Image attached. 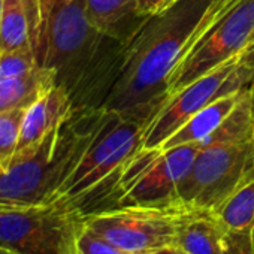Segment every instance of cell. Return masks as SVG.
I'll return each mask as SVG.
<instances>
[{"label": "cell", "mask_w": 254, "mask_h": 254, "mask_svg": "<svg viewBox=\"0 0 254 254\" xmlns=\"http://www.w3.org/2000/svg\"><path fill=\"white\" fill-rule=\"evenodd\" d=\"M236 0H172L127 41L118 78L102 109L145 123L166 100L178 60L199 33Z\"/></svg>", "instance_id": "1"}, {"label": "cell", "mask_w": 254, "mask_h": 254, "mask_svg": "<svg viewBox=\"0 0 254 254\" xmlns=\"http://www.w3.org/2000/svg\"><path fill=\"white\" fill-rule=\"evenodd\" d=\"M127 41L96 29L85 0H44L39 64L56 72L75 111L102 109L118 78Z\"/></svg>", "instance_id": "2"}, {"label": "cell", "mask_w": 254, "mask_h": 254, "mask_svg": "<svg viewBox=\"0 0 254 254\" xmlns=\"http://www.w3.org/2000/svg\"><path fill=\"white\" fill-rule=\"evenodd\" d=\"M100 115L102 109L73 111L35 156L0 171V203L39 206L56 202L60 187L90 144Z\"/></svg>", "instance_id": "3"}, {"label": "cell", "mask_w": 254, "mask_h": 254, "mask_svg": "<svg viewBox=\"0 0 254 254\" xmlns=\"http://www.w3.org/2000/svg\"><path fill=\"white\" fill-rule=\"evenodd\" d=\"M199 145L139 150L106 184L75 208L82 217L120 206L163 205L177 199V189L193 166Z\"/></svg>", "instance_id": "4"}, {"label": "cell", "mask_w": 254, "mask_h": 254, "mask_svg": "<svg viewBox=\"0 0 254 254\" xmlns=\"http://www.w3.org/2000/svg\"><path fill=\"white\" fill-rule=\"evenodd\" d=\"M142 123L102 109L96 132L79 162L60 187L56 202L76 206L106 184L142 148Z\"/></svg>", "instance_id": "5"}, {"label": "cell", "mask_w": 254, "mask_h": 254, "mask_svg": "<svg viewBox=\"0 0 254 254\" xmlns=\"http://www.w3.org/2000/svg\"><path fill=\"white\" fill-rule=\"evenodd\" d=\"M202 209L181 200L148 206H120L84 217L94 233L130 254H153L177 245L183 226Z\"/></svg>", "instance_id": "6"}, {"label": "cell", "mask_w": 254, "mask_h": 254, "mask_svg": "<svg viewBox=\"0 0 254 254\" xmlns=\"http://www.w3.org/2000/svg\"><path fill=\"white\" fill-rule=\"evenodd\" d=\"M84 217L66 202L39 206L0 203V247L15 254H76Z\"/></svg>", "instance_id": "7"}, {"label": "cell", "mask_w": 254, "mask_h": 254, "mask_svg": "<svg viewBox=\"0 0 254 254\" xmlns=\"http://www.w3.org/2000/svg\"><path fill=\"white\" fill-rule=\"evenodd\" d=\"M197 145L199 153L177 189V199L191 208L212 212L254 174V136Z\"/></svg>", "instance_id": "8"}, {"label": "cell", "mask_w": 254, "mask_h": 254, "mask_svg": "<svg viewBox=\"0 0 254 254\" xmlns=\"http://www.w3.org/2000/svg\"><path fill=\"white\" fill-rule=\"evenodd\" d=\"M254 32V0H236L190 42L168 82L166 99L220 64L235 59Z\"/></svg>", "instance_id": "9"}, {"label": "cell", "mask_w": 254, "mask_h": 254, "mask_svg": "<svg viewBox=\"0 0 254 254\" xmlns=\"http://www.w3.org/2000/svg\"><path fill=\"white\" fill-rule=\"evenodd\" d=\"M254 87V70L239 64L238 57L220 64L168 97L142 126V148L159 150L168 138L196 112L223 94Z\"/></svg>", "instance_id": "10"}, {"label": "cell", "mask_w": 254, "mask_h": 254, "mask_svg": "<svg viewBox=\"0 0 254 254\" xmlns=\"http://www.w3.org/2000/svg\"><path fill=\"white\" fill-rule=\"evenodd\" d=\"M73 111V103L67 90L59 84L27 108L12 165L35 156L48 135L63 126Z\"/></svg>", "instance_id": "11"}, {"label": "cell", "mask_w": 254, "mask_h": 254, "mask_svg": "<svg viewBox=\"0 0 254 254\" xmlns=\"http://www.w3.org/2000/svg\"><path fill=\"white\" fill-rule=\"evenodd\" d=\"M44 29V0H3L0 51L32 48L38 53Z\"/></svg>", "instance_id": "12"}, {"label": "cell", "mask_w": 254, "mask_h": 254, "mask_svg": "<svg viewBox=\"0 0 254 254\" xmlns=\"http://www.w3.org/2000/svg\"><path fill=\"white\" fill-rule=\"evenodd\" d=\"M241 94L242 90L223 94L214 102H211L208 106L196 112L171 138H168L159 150H169L175 147L199 144L203 139H206L211 133H214L218 129L220 124L235 109Z\"/></svg>", "instance_id": "13"}, {"label": "cell", "mask_w": 254, "mask_h": 254, "mask_svg": "<svg viewBox=\"0 0 254 254\" xmlns=\"http://www.w3.org/2000/svg\"><path fill=\"white\" fill-rule=\"evenodd\" d=\"M91 24L100 32L129 39L147 18L138 14V0H85Z\"/></svg>", "instance_id": "14"}, {"label": "cell", "mask_w": 254, "mask_h": 254, "mask_svg": "<svg viewBox=\"0 0 254 254\" xmlns=\"http://www.w3.org/2000/svg\"><path fill=\"white\" fill-rule=\"evenodd\" d=\"M57 84V75L48 67L0 81V112L27 109Z\"/></svg>", "instance_id": "15"}, {"label": "cell", "mask_w": 254, "mask_h": 254, "mask_svg": "<svg viewBox=\"0 0 254 254\" xmlns=\"http://www.w3.org/2000/svg\"><path fill=\"white\" fill-rule=\"evenodd\" d=\"M223 233L211 211H199L183 226L177 245L187 254H221Z\"/></svg>", "instance_id": "16"}, {"label": "cell", "mask_w": 254, "mask_h": 254, "mask_svg": "<svg viewBox=\"0 0 254 254\" xmlns=\"http://www.w3.org/2000/svg\"><path fill=\"white\" fill-rule=\"evenodd\" d=\"M212 214L224 230L254 229V174L235 189Z\"/></svg>", "instance_id": "17"}, {"label": "cell", "mask_w": 254, "mask_h": 254, "mask_svg": "<svg viewBox=\"0 0 254 254\" xmlns=\"http://www.w3.org/2000/svg\"><path fill=\"white\" fill-rule=\"evenodd\" d=\"M26 111L14 109L0 112V171H8L12 165Z\"/></svg>", "instance_id": "18"}, {"label": "cell", "mask_w": 254, "mask_h": 254, "mask_svg": "<svg viewBox=\"0 0 254 254\" xmlns=\"http://www.w3.org/2000/svg\"><path fill=\"white\" fill-rule=\"evenodd\" d=\"M41 67L38 53L32 48L0 51V81L27 75Z\"/></svg>", "instance_id": "19"}, {"label": "cell", "mask_w": 254, "mask_h": 254, "mask_svg": "<svg viewBox=\"0 0 254 254\" xmlns=\"http://www.w3.org/2000/svg\"><path fill=\"white\" fill-rule=\"evenodd\" d=\"M76 254H130V253L118 248L117 245L111 244L100 235L94 233L84 223L76 242Z\"/></svg>", "instance_id": "20"}, {"label": "cell", "mask_w": 254, "mask_h": 254, "mask_svg": "<svg viewBox=\"0 0 254 254\" xmlns=\"http://www.w3.org/2000/svg\"><path fill=\"white\" fill-rule=\"evenodd\" d=\"M221 254H254V233L250 230H224Z\"/></svg>", "instance_id": "21"}, {"label": "cell", "mask_w": 254, "mask_h": 254, "mask_svg": "<svg viewBox=\"0 0 254 254\" xmlns=\"http://www.w3.org/2000/svg\"><path fill=\"white\" fill-rule=\"evenodd\" d=\"M172 0H138V14L144 17L160 12Z\"/></svg>", "instance_id": "22"}, {"label": "cell", "mask_w": 254, "mask_h": 254, "mask_svg": "<svg viewBox=\"0 0 254 254\" xmlns=\"http://www.w3.org/2000/svg\"><path fill=\"white\" fill-rule=\"evenodd\" d=\"M238 62L241 66L254 70V32L251 35V38L248 39L245 48L239 53L238 56Z\"/></svg>", "instance_id": "23"}, {"label": "cell", "mask_w": 254, "mask_h": 254, "mask_svg": "<svg viewBox=\"0 0 254 254\" xmlns=\"http://www.w3.org/2000/svg\"><path fill=\"white\" fill-rule=\"evenodd\" d=\"M153 254H187L186 251H183L178 245H172V247H166V248H162Z\"/></svg>", "instance_id": "24"}, {"label": "cell", "mask_w": 254, "mask_h": 254, "mask_svg": "<svg viewBox=\"0 0 254 254\" xmlns=\"http://www.w3.org/2000/svg\"><path fill=\"white\" fill-rule=\"evenodd\" d=\"M0 254H15V253H12V251H9V250H5V248L0 247Z\"/></svg>", "instance_id": "25"}, {"label": "cell", "mask_w": 254, "mask_h": 254, "mask_svg": "<svg viewBox=\"0 0 254 254\" xmlns=\"http://www.w3.org/2000/svg\"><path fill=\"white\" fill-rule=\"evenodd\" d=\"M2 3H3V0H0V17H2Z\"/></svg>", "instance_id": "26"}, {"label": "cell", "mask_w": 254, "mask_h": 254, "mask_svg": "<svg viewBox=\"0 0 254 254\" xmlns=\"http://www.w3.org/2000/svg\"><path fill=\"white\" fill-rule=\"evenodd\" d=\"M253 233H254V229H253Z\"/></svg>", "instance_id": "27"}]
</instances>
